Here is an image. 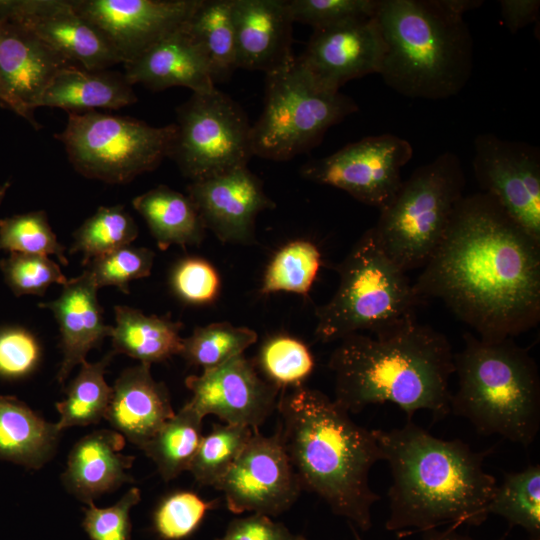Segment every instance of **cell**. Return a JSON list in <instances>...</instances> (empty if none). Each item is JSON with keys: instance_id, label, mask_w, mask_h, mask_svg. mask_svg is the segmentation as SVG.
Returning a JSON list of instances; mask_svg holds the SVG:
<instances>
[{"instance_id": "cell-12", "label": "cell", "mask_w": 540, "mask_h": 540, "mask_svg": "<svg viewBox=\"0 0 540 540\" xmlns=\"http://www.w3.org/2000/svg\"><path fill=\"white\" fill-rule=\"evenodd\" d=\"M410 142L385 133L349 143L335 153L306 162V180L347 192L359 202L383 209L401 183V170L411 160Z\"/></svg>"}, {"instance_id": "cell-43", "label": "cell", "mask_w": 540, "mask_h": 540, "mask_svg": "<svg viewBox=\"0 0 540 540\" xmlns=\"http://www.w3.org/2000/svg\"><path fill=\"white\" fill-rule=\"evenodd\" d=\"M294 22L313 30L339 23L372 17L379 0H287Z\"/></svg>"}, {"instance_id": "cell-7", "label": "cell", "mask_w": 540, "mask_h": 540, "mask_svg": "<svg viewBox=\"0 0 540 540\" xmlns=\"http://www.w3.org/2000/svg\"><path fill=\"white\" fill-rule=\"evenodd\" d=\"M335 269L338 287L315 310L316 340L327 343L365 332L382 335L416 321V311L424 300L406 272L381 249L372 227Z\"/></svg>"}, {"instance_id": "cell-23", "label": "cell", "mask_w": 540, "mask_h": 540, "mask_svg": "<svg viewBox=\"0 0 540 540\" xmlns=\"http://www.w3.org/2000/svg\"><path fill=\"white\" fill-rule=\"evenodd\" d=\"M98 287L85 269L78 277L68 279L60 295L39 307L50 310L59 326L63 359L57 380L63 384L73 368L86 361L87 353L111 337L113 326L104 322L98 302Z\"/></svg>"}, {"instance_id": "cell-18", "label": "cell", "mask_w": 540, "mask_h": 540, "mask_svg": "<svg viewBox=\"0 0 540 540\" xmlns=\"http://www.w3.org/2000/svg\"><path fill=\"white\" fill-rule=\"evenodd\" d=\"M385 42L374 16L314 29L298 62L321 86L340 91L348 81L379 74Z\"/></svg>"}, {"instance_id": "cell-44", "label": "cell", "mask_w": 540, "mask_h": 540, "mask_svg": "<svg viewBox=\"0 0 540 540\" xmlns=\"http://www.w3.org/2000/svg\"><path fill=\"white\" fill-rule=\"evenodd\" d=\"M170 285L174 294L183 302L205 305L217 298L221 281L210 262L200 257H186L174 265Z\"/></svg>"}, {"instance_id": "cell-5", "label": "cell", "mask_w": 540, "mask_h": 540, "mask_svg": "<svg viewBox=\"0 0 540 540\" xmlns=\"http://www.w3.org/2000/svg\"><path fill=\"white\" fill-rule=\"evenodd\" d=\"M480 0H379L385 55L379 75L412 99L442 100L469 81L474 45L464 14Z\"/></svg>"}, {"instance_id": "cell-21", "label": "cell", "mask_w": 540, "mask_h": 540, "mask_svg": "<svg viewBox=\"0 0 540 540\" xmlns=\"http://www.w3.org/2000/svg\"><path fill=\"white\" fill-rule=\"evenodd\" d=\"M75 66L33 32L0 14V73L17 103L32 117L55 76Z\"/></svg>"}, {"instance_id": "cell-42", "label": "cell", "mask_w": 540, "mask_h": 540, "mask_svg": "<svg viewBox=\"0 0 540 540\" xmlns=\"http://www.w3.org/2000/svg\"><path fill=\"white\" fill-rule=\"evenodd\" d=\"M0 270L16 296H43L50 285L68 281L59 265L44 255L12 252L0 260Z\"/></svg>"}, {"instance_id": "cell-28", "label": "cell", "mask_w": 540, "mask_h": 540, "mask_svg": "<svg viewBox=\"0 0 540 540\" xmlns=\"http://www.w3.org/2000/svg\"><path fill=\"white\" fill-rule=\"evenodd\" d=\"M132 205L161 250L172 245H199L204 239L206 228L188 195L159 185L135 197Z\"/></svg>"}, {"instance_id": "cell-15", "label": "cell", "mask_w": 540, "mask_h": 540, "mask_svg": "<svg viewBox=\"0 0 540 540\" xmlns=\"http://www.w3.org/2000/svg\"><path fill=\"white\" fill-rule=\"evenodd\" d=\"M192 392L188 403L204 418L215 415L227 424L258 430L277 406V386L262 378L244 354L200 375L185 379Z\"/></svg>"}, {"instance_id": "cell-32", "label": "cell", "mask_w": 540, "mask_h": 540, "mask_svg": "<svg viewBox=\"0 0 540 540\" xmlns=\"http://www.w3.org/2000/svg\"><path fill=\"white\" fill-rule=\"evenodd\" d=\"M113 355L112 351L100 361L81 364L78 375L65 391V399L56 403L60 416L56 424L61 431L73 426L97 424L105 418L112 387L106 383L104 375Z\"/></svg>"}, {"instance_id": "cell-36", "label": "cell", "mask_w": 540, "mask_h": 540, "mask_svg": "<svg viewBox=\"0 0 540 540\" xmlns=\"http://www.w3.org/2000/svg\"><path fill=\"white\" fill-rule=\"evenodd\" d=\"M321 266V253L311 241L293 240L281 247L269 262L260 292L307 295Z\"/></svg>"}, {"instance_id": "cell-29", "label": "cell", "mask_w": 540, "mask_h": 540, "mask_svg": "<svg viewBox=\"0 0 540 540\" xmlns=\"http://www.w3.org/2000/svg\"><path fill=\"white\" fill-rule=\"evenodd\" d=\"M114 312L115 326L111 335L114 354L122 353L147 365L180 354L183 341L181 322L145 315L128 306H116Z\"/></svg>"}, {"instance_id": "cell-35", "label": "cell", "mask_w": 540, "mask_h": 540, "mask_svg": "<svg viewBox=\"0 0 540 540\" xmlns=\"http://www.w3.org/2000/svg\"><path fill=\"white\" fill-rule=\"evenodd\" d=\"M138 236V227L121 204L100 206L73 233L70 253H81L85 266L90 260L130 245Z\"/></svg>"}, {"instance_id": "cell-49", "label": "cell", "mask_w": 540, "mask_h": 540, "mask_svg": "<svg viewBox=\"0 0 540 540\" xmlns=\"http://www.w3.org/2000/svg\"><path fill=\"white\" fill-rule=\"evenodd\" d=\"M0 105L4 108H7L20 117L27 120L36 130L41 128L40 123L35 119L32 118L18 103L17 101L12 97L10 92L8 91L3 78L0 73Z\"/></svg>"}, {"instance_id": "cell-11", "label": "cell", "mask_w": 540, "mask_h": 540, "mask_svg": "<svg viewBox=\"0 0 540 540\" xmlns=\"http://www.w3.org/2000/svg\"><path fill=\"white\" fill-rule=\"evenodd\" d=\"M169 156L192 181L247 166L253 156L251 128L243 109L218 89L193 93L176 110Z\"/></svg>"}, {"instance_id": "cell-13", "label": "cell", "mask_w": 540, "mask_h": 540, "mask_svg": "<svg viewBox=\"0 0 540 540\" xmlns=\"http://www.w3.org/2000/svg\"><path fill=\"white\" fill-rule=\"evenodd\" d=\"M473 145L472 166L481 192L540 242L539 148L488 132L477 135Z\"/></svg>"}, {"instance_id": "cell-10", "label": "cell", "mask_w": 540, "mask_h": 540, "mask_svg": "<svg viewBox=\"0 0 540 540\" xmlns=\"http://www.w3.org/2000/svg\"><path fill=\"white\" fill-rule=\"evenodd\" d=\"M176 124L150 126L121 115L68 112L63 131L54 135L73 168L82 176L125 184L156 169L169 152Z\"/></svg>"}, {"instance_id": "cell-22", "label": "cell", "mask_w": 540, "mask_h": 540, "mask_svg": "<svg viewBox=\"0 0 540 540\" xmlns=\"http://www.w3.org/2000/svg\"><path fill=\"white\" fill-rule=\"evenodd\" d=\"M186 24L124 63L128 84H141L153 91L180 86L193 93L216 88L209 62Z\"/></svg>"}, {"instance_id": "cell-8", "label": "cell", "mask_w": 540, "mask_h": 540, "mask_svg": "<svg viewBox=\"0 0 540 540\" xmlns=\"http://www.w3.org/2000/svg\"><path fill=\"white\" fill-rule=\"evenodd\" d=\"M465 183L459 157L447 151L416 168L380 210L373 233L403 271L424 267L437 250L464 196Z\"/></svg>"}, {"instance_id": "cell-33", "label": "cell", "mask_w": 540, "mask_h": 540, "mask_svg": "<svg viewBox=\"0 0 540 540\" xmlns=\"http://www.w3.org/2000/svg\"><path fill=\"white\" fill-rule=\"evenodd\" d=\"M488 513L507 520L509 527H522L530 540H540V465L506 473L488 506Z\"/></svg>"}, {"instance_id": "cell-37", "label": "cell", "mask_w": 540, "mask_h": 540, "mask_svg": "<svg viewBox=\"0 0 540 540\" xmlns=\"http://www.w3.org/2000/svg\"><path fill=\"white\" fill-rule=\"evenodd\" d=\"M253 430L235 424H213L211 431L203 436L188 471L197 483L214 485L226 474L241 453Z\"/></svg>"}, {"instance_id": "cell-16", "label": "cell", "mask_w": 540, "mask_h": 540, "mask_svg": "<svg viewBox=\"0 0 540 540\" xmlns=\"http://www.w3.org/2000/svg\"><path fill=\"white\" fill-rule=\"evenodd\" d=\"M127 63L183 27L200 0H71Z\"/></svg>"}, {"instance_id": "cell-50", "label": "cell", "mask_w": 540, "mask_h": 540, "mask_svg": "<svg viewBox=\"0 0 540 540\" xmlns=\"http://www.w3.org/2000/svg\"><path fill=\"white\" fill-rule=\"evenodd\" d=\"M456 526L439 531L436 528L423 531L422 540H474L456 531Z\"/></svg>"}, {"instance_id": "cell-38", "label": "cell", "mask_w": 540, "mask_h": 540, "mask_svg": "<svg viewBox=\"0 0 540 540\" xmlns=\"http://www.w3.org/2000/svg\"><path fill=\"white\" fill-rule=\"evenodd\" d=\"M257 365L266 380L283 390L302 386L315 363L304 342L288 335H276L261 346Z\"/></svg>"}, {"instance_id": "cell-39", "label": "cell", "mask_w": 540, "mask_h": 540, "mask_svg": "<svg viewBox=\"0 0 540 540\" xmlns=\"http://www.w3.org/2000/svg\"><path fill=\"white\" fill-rule=\"evenodd\" d=\"M35 255H54L68 265L65 247L59 243L44 210L16 214L0 219V251Z\"/></svg>"}, {"instance_id": "cell-20", "label": "cell", "mask_w": 540, "mask_h": 540, "mask_svg": "<svg viewBox=\"0 0 540 540\" xmlns=\"http://www.w3.org/2000/svg\"><path fill=\"white\" fill-rule=\"evenodd\" d=\"M232 18L237 69L266 74L294 56L287 0H232Z\"/></svg>"}, {"instance_id": "cell-27", "label": "cell", "mask_w": 540, "mask_h": 540, "mask_svg": "<svg viewBox=\"0 0 540 540\" xmlns=\"http://www.w3.org/2000/svg\"><path fill=\"white\" fill-rule=\"evenodd\" d=\"M61 430L14 396L0 395V460L40 469L54 455Z\"/></svg>"}, {"instance_id": "cell-26", "label": "cell", "mask_w": 540, "mask_h": 540, "mask_svg": "<svg viewBox=\"0 0 540 540\" xmlns=\"http://www.w3.org/2000/svg\"><path fill=\"white\" fill-rule=\"evenodd\" d=\"M135 102L137 96L123 75L69 66L52 80L38 108H60L67 113H84L98 108L120 109Z\"/></svg>"}, {"instance_id": "cell-9", "label": "cell", "mask_w": 540, "mask_h": 540, "mask_svg": "<svg viewBox=\"0 0 540 540\" xmlns=\"http://www.w3.org/2000/svg\"><path fill=\"white\" fill-rule=\"evenodd\" d=\"M265 75L264 108L251 128L253 156L289 160L311 150L330 127L359 110L349 96L318 84L295 55Z\"/></svg>"}, {"instance_id": "cell-30", "label": "cell", "mask_w": 540, "mask_h": 540, "mask_svg": "<svg viewBox=\"0 0 540 540\" xmlns=\"http://www.w3.org/2000/svg\"><path fill=\"white\" fill-rule=\"evenodd\" d=\"M186 28L202 48L214 83L227 80L237 69L232 0H200Z\"/></svg>"}, {"instance_id": "cell-47", "label": "cell", "mask_w": 540, "mask_h": 540, "mask_svg": "<svg viewBox=\"0 0 540 540\" xmlns=\"http://www.w3.org/2000/svg\"><path fill=\"white\" fill-rule=\"evenodd\" d=\"M216 540H306L292 534L282 523L272 521L269 516L256 514L234 519L224 535Z\"/></svg>"}, {"instance_id": "cell-2", "label": "cell", "mask_w": 540, "mask_h": 540, "mask_svg": "<svg viewBox=\"0 0 540 540\" xmlns=\"http://www.w3.org/2000/svg\"><path fill=\"white\" fill-rule=\"evenodd\" d=\"M373 432L392 475L387 530L407 534L445 524L479 526L487 519L497 487L483 467L487 451L435 437L411 420Z\"/></svg>"}, {"instance_id": "cell-25", "label": "cell", "mask_w": 540, "mask_h": 540, "mask_svg": "<svg viewBox=\"0 0 540 540\" xmlns=\"http://www.w3.org/2000/svg\"><path fill=\"white\" fill-rule=\"evenodd\" d=\"M124 446L125 438L115 430H95L81 438L71 449L61 476L67 491L89 504L132 482L127 470L135 458L121 453Z\"/></svg>"}, {"instance_id": "cell-41", "label": "cell", "mask_w": 540, "mask_h": 540, "mask_svg": "<svg viewBox=\"0 0 540 540\" xmlns=\"http://www.w3.org/2000/svg\"><path fill=\"white\" fill-rule=\"evenodd\" d=\"M154 257L148 248L126 245L90 260L85 266L98 288L114 286L128 294L131 281L151 274Z\"/></svg>"}, {"instance_id": "cell-34", "label": "cell", "mask_w": 540, "mask_h": 540, "mask_svg": "<svg viewBox=\"0 0 540 540\" xmlns=\"http://www.w3.org/2000/svg\"><path fill=\"white\" fill-rule=\"evenodd\" d=\"M257 339V333L248 327L210 323L195 327L189 337L183 338L179 355L189 365L208 370L243 354Z\"/></svg>"}, {"instance_id": "cell-45", "label": "cell", "mask_w": 540, "mask_h": 540, "mask_svg": "<svg viewBox=\"0 0 540 540\" xmlns=\"http://www.w3.org/2000/svg\"><path fill=\"white\" fill-rule=\"evenodd\" d=\"M141 500L137 487L130 488L114 505L98 508L93 502L84 508L82 527L90 540H132L130 510Z\"/></svg>"}, {"instance_id": "cell-48", "label": "cell", "mask_w": 540, "mask_h": 540, "mask_svg": "<svg viewBox=\"0 0 540 540\" xmlns=\"http://www.w3.org/2000/svg\"><path fill=\"white\" fill-rule=\"evenodd\" d=\"M499 3L503 24L510 33L538 20L539 0H501Z\"/></svg>"}, {"instance_id": "cell-1", "label": "cell", "mask_w": 540, "mask_h": 540, "mask_svg": "<svg viewBox=\"0 0 540 540\" xmlns=\"http://www.w3.org/2000/svg\"><path fill=\"white\" fill-rule=\"evenodd\" d=\"M415 283L477 336L513 338L540 321V242L490 195H464Z\"/></svg>"}, {"instance_id": "cell-19", "label": "cell", "mask_w": 540, "mask_h": 540, "mask_svg": "<svg viewBox=\"0 0 540 540\" xmlns=\"http://www.w3.org/2000/svg\"><path fill=\"white\" fill-rule=\"evenodd\" d=\"M187 195L195 204L206 229L224 243L255 242L257 215L275 208L261 180L247 166L215 177L192 181Z\"/></svg>"}, {"instance_id": "cell-31", "label": "cell", "mask_w": 540, "mask_h": 540, "mask_svg": "<svg viewBox=\"0 0 540 540\" xmlns=\"http://www.w3.org/2000/svg\"><path fill=\"white\" fill-rule=\"evenodd\" d=\"M203 417L187 402L141 448L165 481L188 471L199 448Z\"/></svg>"}, {"instance_id": "cell-6", "label": "cell", "mask_w": 540, "mask_h": 540, "mask_svg": "<svg viewBox=\"0 0 540 540\" xmlns=\"http://www.w3.org/2000/svg\"><path fill=\"white\" fill-rule=\"evenodd\" d=\"M454 354L458 390L450 410L478 433L529 446L540 428V376L526 348L513 338L486 340L467 332Z\"/></svg>"}, {"instance_id": "cell-17", "label": "cell", "mask_w": 540, "mask_h": 540, "mask_svg": "<svg viewBox=\"0 0 540 540\" xmlns=\"http://www.w3.org/2000/svg\"><path fill=\"white\" fill-rule=\"evenodd\" d=\"M0 14L75 66L102 71L122 63L104 34L75 10L71 0H0Z\"/></svg>"}, {"instance_id": "cell-4", "label": "cell", "mask_w": 540, "mask_h": 540, "mask_svg": "<svg viewBox=\"0 0 540 540\" xmlns=\"http://www.w3.org/2000/svg\"><path fill=\"white\" fill-rule=\"evenodd\" d=\"M330 355L334 400L348 413L393 403L411 420L428 410L434 420L451 413L449 381L454 353L448 338L417 321L382 335L351 334Z\"/></svg>"}, {"instance_id": "cell-40", "label": "cell", "mask_w": 540, "mask_h": 540, "mask_svg": "<svg viewBox=\"0 0 540 540\" xmlns=\"http://www.w3.org/2000/svg\"><path fill=\"white\" fill-rule=\"evenodd\" d=\"M218 501H206L192 491H176L165 496L152 516V529L161 540H183L202 523Z\"/></svg>"}, {"instance_id": "cell-14", "label": "cell", "mask_w": 540, "mask_h": 540, "mask_svg": "<svg viewBox=\"0 0 540 540\" xmlns=\"http://www.w3.org/2000/svg\"><path fill=\"white\" fill-rule=\"evenodd\" d=\"M235 513L277 516L288 510L302 488L278 430L265 436L254 430L226 474L214 485Z\"/></svg>"}, {"instance_id": "cell-24", "label": "cell", "mask_w": 540, "mask_h": 540, "mask_svg": "<svg viewBox=\"0 0 540 540\" xmlns=\"http://www.w3.org/2000/svg\"><path fill=\"white\" fill-rule=\"evenodd\" d=\"M150 366L140 363L120 374L105 415L115 431L140 449L175 414L167 387L154 380Z\"/></svg>"}, {"instance_id": "cell-46", "label": "cell", "mask_w": 540, "mask_h": 540, "mask_svg": "<svg viewBox=\"0 0 540 540\" xmlns=\"http://www.w3.org/2000/svg\"><path fill=\"white\" fill-rule=\"evenodd\" d=\"M41 356L40 343L29 330L19 326L0 329V378L27 377L37 369Z\"/></svg>"}, {"instance_id": "cell-51", "label": "cell", "mask_w": 540, "mask_h": 540, "mask_svg": "<svg viewBox=\"0 0 540 540\" xmlns=\"http://www.w3.org/2000/svg\"><path fill=\"white\" fill-rule=\"evenodd\" d=\"M9 187H10V181H6L0 186V206L6 196V193Z\"/></svg>"}, {"instance_id": "cell-3", "label": "cell", "mask_w": 540, "mask_h": 540, "mask_svg": "<svg viewBox=\"0 0 540 540\" xmlns=\"http://www.w3.org/2000/svg\"><path fill=\"white\" fill-rule=\"evenodd\" d=\"M278 432L302 490L331 511L370 529L371 508L380 497L369 486L372 466L382 460L373 430L322 391L304 385L281 390Z\"/></svg>"}]
</instances>
